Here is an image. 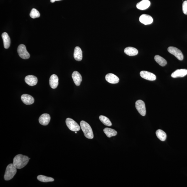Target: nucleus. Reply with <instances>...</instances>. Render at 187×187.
I'll return each mask as SVG.
<instances>
[{
    "label": "nucleus",
    "instance_id": "1",
    "mask_svg": "<svg viewBox=\"0 0 187 187\" xmlns=\"http://www.w3.org/2000/svg\"><path fill=\"white\" fill-rule=\"evenodd\" d=\"M29 160V158L28 156L19 154L14 158L13 164L17 169H20L27 165Z\"/></svg>",
    "mask_w": 187,
    "mask_h": 187
},
{
    "label": "nucleus",
    "instance_id": "2",
    "mask_svg": "<svg viewBox=\"0 0 187 187\" xmlns=\"http://www.w3.org/2000/svg\"><path fill=\"white\" fill-rule=\"evenodd\" d=\"M80 126L85 137L89 139H93V132L89 124L84 121H82L80 122Z\"/></svg>",
    "mask_w": 187,
    "mask_h": 187
},
{
    "label": "nucleus",
    "instance_id": "3",
    "mask_svg": "<svg viewBox=\"0 0 187 187\" xmlns=\"http://www.w3.org/2000/svg\"><path fill=\"white\" fill-rule=\"evenodd\" d=\"M17 168L14 164H9L7 166L4 176V179L6 181H9L12 179L16 174Z\"/></svg>",
    "mask_w": 187,
    "mask_h": 187
},
{
    "label": "nucleus",
    "instance_id": "4",
    "mask_svg": "<svg viewBox=\"0 0 187 187\" xmlns=\"http://www.w3.org/2000/svg\"><path fill=\"white\" fill-rule=\"evenodd\" d=\"M67 127L73 131H78L80 130V128L78 124L72 119L68 118L66 121Z\"/></svg>",
    "mask_w": 187,
    "mask_h": 187
},
{
    "label": "nucleus",
    "instance_id": "5",
    "mask_svg": "<svg viewBox=\"0 0 187 187\" xmlns=\"http://www.w3.org/2000/svg\"><path fill=\"white\" fill-rule=\"evenodd\" d=\"M18 52L20 57L24 59H27L30 57L29 53L26 50L25 45L23 44H21L18 46Z\"/></svg>",
    "mask_w": 187,
    "mask_h": 187
},
{
    "label": "nucleus",
    "instance_id": "6",
    "mask_svg": "<svg viewBox=\"0 0 187 187\" xmlns=\"http://www.w3.org/2000/svg\"><path fill=\"white\" fill-rule=\"evenodd\" d=\"M168 51L170 53L174 55L177 59L182 60L184 56L181 51L178 48L174 47H169L168 48Z\"/></svg>",
    "mask_w": 187,
    "mask_h": 187
},
{
    "label": "nucleus",
    "instance_id": "7",
    "mask_svg": "<svg viewBox=\"0 0 187 187\" xmlns=\"http://www.w3.org/2000/svg\"><path fill=\"white\" fill-rule=\"evenodd\" d=\"M135 106L138 112L142 116H145L146 114V109L144 102L141 100H138L136 102Z\"/></svg>",
    "mask_w": 187,
    "mask_h": 187
},
{
    "label": "nucleus",
    "instance_id": "8",
    "mask_svg": "<svg viewBox=\"0 0 187 187\" xmlns=\"http://www.w3.org/2000/svg\"><path fill=\"white\" fill-rule=\"evenodd\" d=\"M142 78L150 81H154L156 79V75L152 73L146 71H142L140 72Z\"/></svg>",
    "mask_w": 187,
    "mask_h": 187
},
{
    "label": "nucleus",
    "instance_id": "9",
    "mask_svg": "<svg viewBox=\"0 0 187 187\" xmlns=\"http://www.w3.org/2000/svg\"><path fill=\"white\" fill-rule=\"evenodd\" d=\"M153 20L152 17L148 15L143 14L139 18L140 21L145 25L152 24Z\"/></svg>",
    "mask_w": 187,
    "mask_h": 187
},
{
    "label": "nucleus",
    "instance_id": "10",
    "mask_svg": "<svg viewBox=\"0 0 187 187\" xmlns=\"http://www.w3.org/2000/svg\"><path fill=\"white\" fill-rule=\"evenodd\" d=\"M105 79L107 82L111 84H117L119 82V79L118 77L112 73H108L106 75Z\"/></svg>",
    "mask_w": 187,
    "mask_h": 187
},
{
    "label": "nucleus",
    "instance_id": "11",
    "mask_svg": "<svg viewBox=\"0 0 187 187\" xmlns=\"http://www.w3.org/2000/svg\"><path fill=\"white\" fill-rule=\"evenodd\" d=\"M51 117L49 114L44 113L41 115L39 118L40 123L43 126H47L49 123Z\"/></svg>",
    "mask_w": 187,
    "mask_h": 187
},
{
    "label": "nucleus",
    "instance_id": "12",
    "mask_svg": "<svg viewBox=\"0 0 187 187\" xmlns=\"http://www.w3.org/2000/svg\"><path fill=\"white\" fill-rule=\"evenodd\" d=\"M25 80L26 84L30 86L35 85L37 83V79L33 75H28L25 77Z\"/></svg>",
    "mask_w": 187,
    "mask_h": 187
},
{
    "label": "nucleus",
    "instance_id": "13",
    "mask_svg": "<svg viewBox=\"0 0 187 187\" xmlns=\"http://www.w3.org/2000/svg\"><path fill=\"white\" fill-rule=\"evenodd\" d=\"M21 99L23 103L27 105H31L35 102V99L32 96L27 94L22 95Z\"/></svg>",
    "mask_w": 187,
    "mask_h": 187
},
{
    "label": "nucleus",
    "instance_id": "14",
    "mask_svg": "<svg viewBox=\"0 0 187 187\" xmlns=\"http://www.w3.org/2000/svg\"><path fill=\"white\" fill-rule=\"evenodd\" d=\"M187 75V70L177 69L171 73V76L174 78L184 77Z\"/></svg>",
    "mask_w": 187,
    "mask_h": 187
},
{
    "label": "nucleus",
    "instance_id": "15",
    "mask_svg": "<svg viewBox=\"0 0 187 187\" xmlns=\"http://www.w3.org/2000/svg\"><path fill=\"white\" fill-rule=\"evenodd\" d=\"M72 77L75 85L77 86L80 85L82 81V76L80 73L78 71H74L72 75Z\"/></svg>",
    "mask_w": 187,
    "mask_h": 187
},
{
    "label": "nucleus",
    "instance_id": "16",
    "mask_svg": "<svg viewBox=\"0 0 187 187\" xmlns=\"http://www.w3.org/2000/svg\"><path fill=\"white\" fill-rule=\"evenodd\" d=\"M150 5V1L148 0H143L137 3L136 7L140 10H143L148 8Z\"/></svg>",
    "mask_w": 187,
    "mask_h": 187
},
{
    "label": "nucleus",
    "instance_id": "17",
    "mask_svg": "<svg viewBox=\"0 0 187 187\" xmlns=\"http://www.w3.org/2000/svg\"><path fill=\"white\" fill-rule=\"evenodd\" d=\"M50 85L52 89H55L57 87L59 84L58 77L56 75L51 76L49 80Z\"/></svg>",
    "mask_w": 187,
    "mask_h": 187
},
{
    "label": "nucleus",
    "instance_id": "18",
    "mask_svg": "<svg viewBox=\"0 0 187 187\" xmlns=\"http://www.w3.org/2000/svg\"><path fill=\"white\" fill-rule=\"evenodd\" d=\"M73 56L75 59L77 61H80L83 59V53L80 47H76L74 50Z\"/></svg>",
    "mask_w": 187,
    "mask_h": 187
},
{
    "label": "nucleus",
    "instance_id": "19",
    "mask_svg": "<svg viewBox=\"0 0 187 187\" xmlns=\"http://www.w3.org/2000/svg\"><path fill=\"white\" fill-rule=\"evenodd\" d=\"M1 36L3 40L4 48L6 49H8L11 44V39L8 34L6 32L3 33Z\"/></svg>",
    "mask_w": 187,
    "mask_h": 187
},
{
    "label": "nucleus",
    "instance_id": "20",
    "mask_svg": "<svg viewBox=\"0 0 187 187\" xmlns=\"http://www.w3.org/2000/svg\"><path fill=\"white\" fill-rule=\"evenodd\" d=\"M125 53L129 56H135L138 53L136 49L132 47H128L125 49Z\"/></svg>",
    "mask_w": 187,
    "mask_h": 187
},
{
    "label": "nucleus",
    "instance_id": "21",
    "mask_svg": "<svg viewBox=\"0 0 187 187\" xmlns=\"http://www.w3.org/2000/svg\"><path fill=\"white\" fill-rule=\"evenodd\" d=\"M104 132L107 137L109 138L115 136L117 134V132L116 130L111 128H105L104 129Z\"/></svg>",
    "mask_w": 187,
    "mask_h": 187
},
{
    "label": "nucleus",
    "instance_id": "22",
    "mask_svg": "<svg viewBox=\"0 0 187 187\" xmlns=\"http://www.w3.org/2000/svg\"><path fill=\"white\" fill-rule=\"evenodd\" d=\"M155 60L157 63L161 66H165L167 65V62L163 58L159 55H156L154 57Z\"/></svg>",
    "mask_w": 187,
    "mask_h": 187
},
{
    "label": "nucleus",
    "instance_id": "23",
    "mask_svg": "<svg viewBox=\"0 0 187 187\" xmlns=\"http://www.w3.org/2000/svg\"><path fill=\"white\" fill-rule=\"evenodd\" d=\"M156 135L157 137L160 140L164 141L166 140L167 135L165 132L163 130L159 129L156 132Z\"/></svg>",
    "mask_w": 187,
    "mask_h": 187
},
{
    "label": "nucleus",
    "instance_id": "24",
    "mask_svg": "<svg viewBox=\"0 0 187 187\" xmlns=\"http://www.w3.org/2000/svg\"><path fill=\"white\" fill-rule=\"evenodd\" d=\"M37 179L39 181L43 182H53L54 180L52 177H47L42 175H40L37 176Z\"/></svg>",
    "mask_w": 187,
    "mask_h": 187
},
{
    "label": "nucleus",
    "instance_id": "25",
    "mask_svg": "<svg viewBox=\"0 0 187 187\" xmlns=\"http://www.w3.org/2000/svg\"><path fill=\"white\" fill-rule=\"evenodd\" d=\"M99 119L101 122L105 125L109 126H112V123L107 117L104 116H99Z\"/></svg>",
    "mask_w": 187,
    "mask_h": 187
},
{
    "label": "nucleus",
    "instance_id": "26",
    "mask_svg": "<svg viewBox=\"0 0 187 187\" xmlns=\"http://www.w3.org/2000/svg\"><path fill=\"white\" fill-rule=\"evenodd\" d=\"M40 16V13L36 9L33 8L32 9L30 13V16L31 18H38Z\"/></svg>",
    "mask_w": 187,
    "mask_h": 187
},
{
    "label": "nucleus",
    "instance_id": "27",
    "mask_svg": "<svg viewBox=\"0 0 187 187\" xmlns=\"http://www.w3.org/2000/svg\"><path fill=\"white\" fill-rule=\"evenodd\" d=\"M183 12L185 14L187 15V1L183 2L182 4Z\"/></svg>",
    "mask_w": 187,
    "mask_h": 187
},
{
    "label": "nucleus",
    "instance_id": "28",
    "mask_svg": "<svg viewBox=\"0 0 187 187\" xmlns=\"http://www.w3.org/2000/svg\"><path fill=\"white\" fill-rule=\"evenodd\" d=\"M61 1V0H51V2L53 3H54L55 1Z\"/></svg>",
    "mask_w": 187,
    "mask_h": 187
},
{
    "label": "nucleus",
    "instance_id": "29",
    "mask_svg": "<svg viewBox=\"0 0 187 187\" xmlns=\"http://www.w3.org/2000/svg\"><path fill=\"white\" fill-rule=\"evenodd\" d=\"M75 133H77V131H76Z\"/></svg>",
    "mask_w": 187,
    "mask_h": 187
}]
</instances>
